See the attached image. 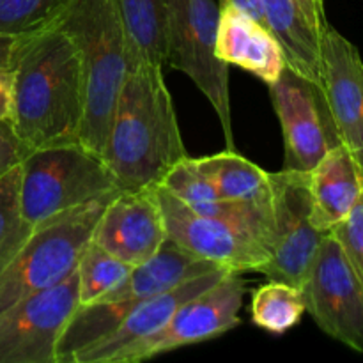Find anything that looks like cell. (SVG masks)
Instances as JSON below:
<instances>
[{"instance_id":"cell-1","label":"cell","mask_w":363,"mask_h":363,"mask_svg":"<svg viewBox=\"0 0 363 363\" xmlns=\"http://www.w3.org/2000/svg\"><path fill=\"white\" fill-rule=\"evenodd\" d=\"M11 126L30 151L80 142L85 113L78 50L59 27L16 38Z\"/></svg>"},{"instance_id":"cell-2","label":"cell","mask_w":363,"mask_h":363,"mask_svg":"<svg viewBox=\"0 0 363 363\" xmlns=\"http://www.w3.org/2000/svg\"><path fill=\"white\" fill-rule=\"evenodd\" d=\"M186 156L163 66L130 67L103 152L110 172L123 190L152 188Z\"/></svg>"},{"instance_id":"cell-3","label":"cell","mask_w":363,"mask_h":363,"mask_svg":"<svg viewBox=\"0 0 363 363\" xmlns=\"http://www.w3.org/2000/svg\"><path fill=\"white\" fill-rule=\"evenodd\" d=\"M80 55L85 113L80 144L103 156L117 98L130 69L116 0H69L57 21Z\"/></svg>"},{"instance_id":"cell-4","label":"cell","mask_w":363,"mask_h":363,"mask_svg":"<svg viewBox=\"0 0 363 363\" xmlns=\"http://www.w3.org/2000/svg\"><path fill=\"white\" fill-rule=\"evenodd\" d=\"M215 269L220 266L202 261L167 240L149 261L133 266L119 286L94 303L78 307L57 344V363H69L74 354L110 335L142 301Z\"/></svg>"},{"instance_id":"cell-5","label":"cell","mask_w":363,"mask_h":363,"mask_svg":"<svg viewBox=\"0 0 363 363\" xmlns=\"http://www.w3.org/2000/svg\"><path fill=\"white\" fill-rule=\"evenodd\" d=\"M123 188L103 156L80 142L34 149L20 163V202L32 227Z\"/></svg>"},{"instance_id":"cell-6","label":"cell","mask_w":363,"mask_h":363,"mask_svg":"<svg viewBox=\"0 0 363 363\" xmlns=\"http://www.w3.org/2000/svg\"><path fill=\"white\" fill-rule=\"evenodd\" d=\"M116 195V194H113ZM113 195L92 201L34 227L21 250L0 273V312L50 289L77 272L103 209Z\"/></svg>"},{"instance_id":"cell-7","label":"cell","mask_w":363,"mask_h":363,"mask_svg":"<svg viewBox=\"0 0 363 363\" xmlns=\"http://www.w3.org/2000/svg\"><path fill=\"white\" fill-rule=\"evenodd\" d=\"M218 14L215 0H167L163 66L181 71L197 85L218 116L227 149H234L229 64L216 55Z\"/></svg>"},{"instance_id":"cell-8","label":"cell","mask_w":363,"mask_h":363,"mask_svg":"<svg viewBox=\"0 0 363 363\" xmlns=\"http://www.w3.org/2000/svg\"><path fill=\"white\" fill-rule=\"evenodd\" d=\"M300 289L315 325L363 353V282L333 234H325Z\"/></svg>"},{"instance_id":"cell-9","label":"cell","mask_w":363,"mask_h":363,"mask_svg":"<svg viewBox=\"0 0 363 363\" xmlns=\"http://www.w3.org/2000/svg\"><path fill=\"white\" fill-rule=\"evenodd\" d=\"M268 89L282 126L284 170L311 172L330 149L342 144L321 85L286 66Z\"/></svg>"},{"instance_id":"cell-10","label":"cell","mask_w":363,"mask_h":363,"mask_svg":"<svg viewBox=\"0 0 363 363\" xmlns=\"http://www.w3.org/2000/svg\"><path fill=\"white\" fill-rule=\"evenodd\" d=\"M78 307L74 272L0 312V363H57V344Z\"/></svg>"},{"instance_id":"cell-11","label":"cell","mask_w":363,"mask_h":363,"mask_svg":"<svg viewBox=\"0 0 363 363\" xmlns=\"http://www.w3.org/2000/svg\"><path fill=\"white\" fill-rule=\"evenodd\" d=\"M273 213V247L261 269L269 280L301 287L325 233L312 223L308 172H269Z\"/></svg>"},{"instance_id":"cell-12","label":"cell","mask_w":363,"mask_h":363,"mask_svg":"<svg viewBox=\"0 0 363 363\" xmlns=\"http://www.w3.org/2000/svg\"><path fill=\"white\" fill-rule=\"evenodd\" d=\"M245 293L247 280L241 279V273H225L215 286L181 305L158 333L121 351L113 363L151 360L190 344L222 337L241 325Z\"/></svg>"},{"instance_id":"cell-13","label":"cell","mask_w":363,"mask_h":363,"mask_svg":"<svg viewBox=\"0 0 363 363\" xmlns=\"http://www.w3.org/2000/svg\"><path fill=\"white\" fill-rule=\"evenodd\" d=\"M152 191L162 208L167 240L184 252L234 273H261L268 264L269 252L250 234L225 220L199 215L162 186H152Z\"/></svg>"},{"instance_id":"cell-14","label":"cell","mask_w":363,"mask_h":363,"mask_svg":"<svg viewBox=\"0 0 363 363\" xmlns=\"http://www.w3.org/2000/svg\"><path fill=\"white\" fill-rule=\"evenodd\" d=\"M91 241L131 266L149 261L167 241L165 220L152 188L117 191L103 209Z\"/></svg>"},{"instance_id":"cell-15","label":"cell","mask_w":363,"mask_h":363,"mask_svg":"<svg viewBox=\"0 0 363 363\" xmlns=\"http://www.w3.org/2000/svg\"><path fill=\"white\" fill-rule=\"evenodd\" d=\"M321 89L340 142L363 176V60L360 50L330 23L321 34Z\"/></svg>"},{"instance_id":"cell-16","label":"cell","mask_w":363,"mask_h":363,"mask_svg":"<svg viewBox=\"0 0 363 363\" xmlns=\"http://www.w3.org/2000/svg\"><path fill=\"white\" fill-rule=\"evenodd\" d=\"M225 273L229 272L223 268L215 269V272L195 277L172 289L163 291V293L142 301L110 335L103 337L87 350L74 354L69 363H113L121 351L158 333L172 319L181 305L186 303L190 298L201 294L202 291L215 286Z\"/></svg>"},{"instance_id":"cell-17","label":"cell","mask_w":363,"mask_h":363,"mask_svg":"<svg viewBox=\"0 0 363 363\" xmlns=\"http://www.w3.org/2000/svg\"><path fill=\"white\" fill-rule=\"evenodd\" d=\"M216 55L266 85L273 84L287 66L286 53L273 32L234 7H220Z\"/></svg>"},{"instance_id":"cell-18","label":"cell","mask_w":363,"mask_h":363,"mask_svg":"<svg viewBox=\"0 0 363 363\" xmlns=\"http://www.w3.org/2000/svg\"><path fill=\"white\" fill-rule=\"evenodd\" d=\"M312 211L315 229L328 234L351 213L363 191V176L357 160L346 145L330 149L308 172Z\"/></svg>"},{"instance_id":"cell-19","label":"cell","mask_w":363,"mask_h":363,"mask_svg":"<svg viewBox=\"0 0 363 363\" xmlns=\"http://www.w3.org/2000/svg\"><path fill=\"white\" fill-rule=\"evenodd\" d=\"M266 23L286 53L287 66L321 85V34L298 0H262Z\"/></svg>"},{"instance_id":"cell-20","label":"cell","mask_w":363,"mask_h":363,"mask_svg":"<svg viewBox=\"0 0 363 363\" xmlns=\"http://www.w3.org/2000/svg\"><path fill=\"white\" fill-rule=\"evenodd\" d=\"M128 45L130 67L163 66L167 41V0H116Z\"/></svg>"},{"instance_id":"cell-21","label":"cell","mask_w":363,"mask_h":363,"mask_svg":"<svg viewBox=\"0 0 363 363\" xmlns=\"http://www.w3.org/2000/svg\"><path fill=\"white\" fill-rule=\"evenodd\" d=\"M195 163L211 181L220 197L252 202H266L272 199L269 172L238 155L236 149L197 158Z\"/></svg>"},{"instance_id":"cell-22","label":"cell","mask_w":363,"mask_h":363,"mask_svg":"<svg viewBox=\"0 0 363 363\" xmlns=\"http://www.w3.org/2000/svg\"><path fill=\"white\" fill-rule=\"evenodd\" d=\"M305 301L300 287L269 280L252 294V323L273 335H284L301 321Z\"/></svg>"},{"instance_id":"cell-23","label":"cell","mask_w":363,"mask_h":363,"mask_svg":"<svg viewBox=\"0 0 363 363\" xmlns=\"http://www.w3.org/2000/svg\"><path fill=\"white\" fill-rule=\"evenodd\" d=\"M133 266L108 254L96 243H89L77 266L78 296L82 305H91L119 286Z\"/></svg>"},{"instance_id":"cell-24","label":"cell","mask_w":363,"mask_h":363,"mask_svg":"<svg viewBox=\"0 0 363 363\" xmlns=\"http://www.w3.org/2000/svg\"><path fill=\"white\" fill-rule=\"evenodd\" d=\"M34 227L25 220L20 202V165L0 176V273L21 250Z\"/></svg>"},{"instance_id":"cell-25","label":"cell","mask_w":363,"mask_h":363,"mask_svg":"<svg viewBox=\"0 0 363 363\" xmlns=\"http://www.w3.org/2000/svg\"><path fill=\"white\" fill-rule=\"evenodd\" d=\"M69 0H0V34L23 38L52 27Z\"/></svg>"},{"instance_id":"cell-26","label":"cell","mask_w":363,"mask_h":363,"mask_svg":"<svg viewBox=\"0 0 363 363\" xmlns=\"http://www.w3.org/2000/svg\"><path fill=\"white\" fill-rule=\"evenodd\" d=\"M156 186H162L163 190L179 199L188 208H194V206L204 204V202L215 201V199L220 197L211 181L201 172L195 160L190 158V156L177 162L165 174L162 183L156 184Z\"/></svg>"},{"instance_id":"cell-27","label":"cell","mask_w":363,"mask_h":363,"mask_svg":"<svg viewBox=\"0 0 363 363\" xmlns=\"http://www.w3.org/2000/svg\"><path fill=\"white\" fill-rule=\"evenodd\" d=\"M363 282V191L350 215L330 230Z\"/></svg>"},{"instance_id":"cell-28","label":"cell","mask_w":363,"mask_h":363,"mask_svg":"<svg viewBox=\"0 0 363 363\" xmlns=\"http://www.w3.org/2000/svg\"><path fill=\"white\" fill-rule=\"evenodd\" d=\"M30 149L20 140L9 121L0 123V176L20 165Z\"/></svg>"},{"instance_id":"cell-29","label":"cell","mask_w":363,"mask_h":363,"mask_svg":"<svg viewBox=\"0 0 363 363\" xmlns=\"http://www.w3.org/2000/svg\"><path fill=\"white\" fill-rule=\"evenodd\" d=\"M13 85L14 73L11 64L0 66V123L11 121L13 116Z\"/></svg>"},{"instance_id":"cell-30","label":"cell","mask_w":363,"mask_h":363,"mask_svg":"<svg viewBox=\"0 0 363 363\" xmlns=\"http://www.w3.org/2000/svg\"><path fill=\"white\" fill-rule=\"evenodd\" d=\"M218 7H234V9L241 11L243 14L250 16L252 20L259 21V23L268 27V23H266L264 7H262V0H220Z\"/></svg>"},{"instance_id":"cell-31","label":"cell","mask_w":363,"mask_h":363,"mask_svg":"<svg viewBox=\"0 0 363 363\" xmlns=\"http://www.w3.org/2000/svg\"><path fill=\"white\" fill-rule=\"evenodd\" d=\"M298 4H300L301 9L305 11L308 20H311L321 32L325 30V27L328 25L325 13V0H298Z\"/></svg>"},{"instance_id":"cell-32","label":"cell","mask_w":363,"mask_h":363,"mask_svg":"<svg viewBox=\"0 0 363 363\" xmlns=\"http://www.w3.org/2000/svg\"><path fill=\"white\" fill-rule=\"evenodd\" d=\"M14 45H16V38L0 34V66H9Z\"/></svg>"}]
</instances>
